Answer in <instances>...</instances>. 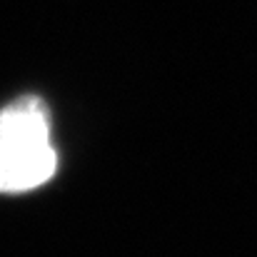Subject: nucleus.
Segmentation results:
<instances>
[{"instance_id": "1", "label": "nucleus", "mask_w": 257, "mask_h": 257, "mask_svg": "<svg viewBox=\"0 0 257 257\" xmlns=\"http://www.w3.org/2000/svg\"><path fill=\"white\" fill-rule=\"evenodd\" d=\"M58 170L50 110L38 95L0 110V192L18 195L43 187Z\"/></svg>"}]
</instances>
